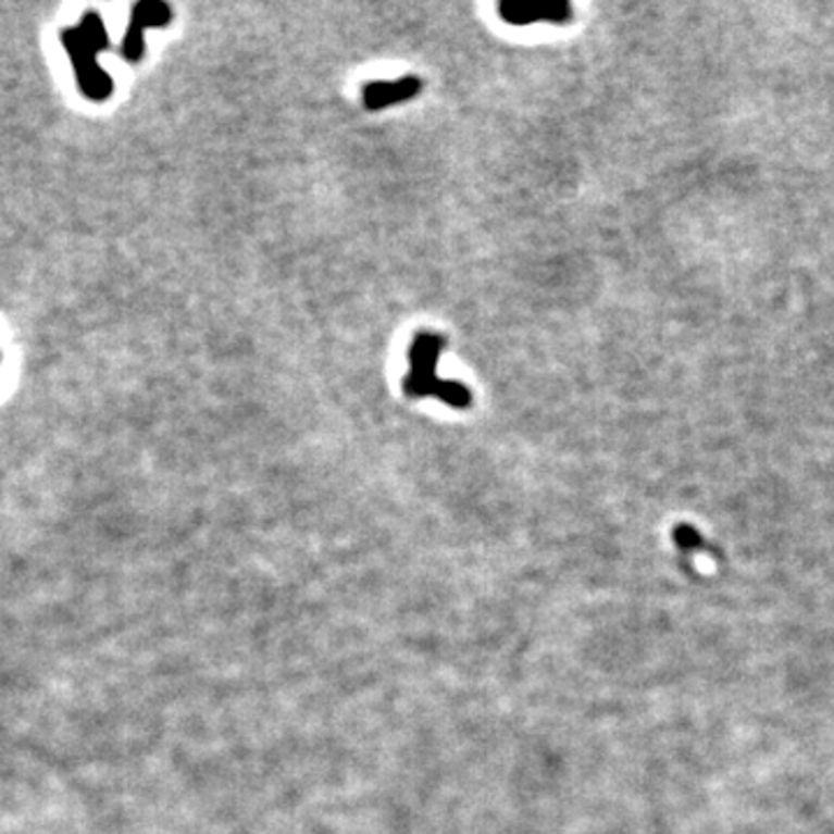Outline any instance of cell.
<instances>
[{
  "label": "cell",
  "mask_w": 834,
  "mask_h": 834,
  "mask_svg": "<svg viewBox=\"0 0 834 834\" xmlns=\"http://www.w3.org/2000/svg\"><path fill=\"white\" fill-rule=\"evenodd\" d=\"M448 339L438 332H418L408 346V364L411 371L403 378V395L408 399L436 397L452 408H469L473 401L471 389L457 381H440L436 364Z\"/></svg>",
  "instance_id": "obj_1"
},
{
  "label": "cell",
  "mask_w": 834,
  "mask_h": 834,
  "mask_svg": "<svg viewBox=\"0 0 834 834\" xmlns=\"http://www.w3.org/2000/svg\"><path fill=\"white\" fill-rule=\"evenodd\" d=\"M422 91V79L406 75L397 82H369L362 88V102L369 112H378L393 104L413 100Z\"/></svg>",
  "instance_id": "obj_5"
},
{
  "label": "cell",
  "mask_w": 834,
  "mask_h": 834,
  "mask_svg": "<svg viewBox=\"0 0 834 834\" xmlns=\"http://www.w3.org/2000/svg\"><path fill=\"white\" fill-rule=\"evenodd\" d=\"M172 24V8L155 0H145L130 10V24L123 38L121 54L128 63H137L145 57V30L149 28H165Z\"/></svg>",
  "instance_id": "obj_4"
},
{
  "label": "cell",
  "mask_w": 834,
  "mask_h": 834,
  "mask_svg": "<svg viewBox=\"0 0 834 834\" xmlns=\"http://www.w3.org/2000/svg\"><path fill=\"white\" fill-rule=\"evenodd\" d=\"M499 16L510 26L568 24L573 20V8L565 0H506L499 5Z\"/></svg>",
  "instance_id": "obj_3"
},
{
  "label": "cell",
  "mask_w": 834,
  "mask_h": 834,
  "mask_svg": "<svg viewBox=\"0 0 834 834\" xmlns=\"http://www.w3.org/2000/svg\"><path fill=\"white\" fill-rule=\"evenodd\" d=\"M63 45L70 54V61L75 65L79 86L86 98L96 102L108 100L114 91L112 77L104 75V70L98 65V54L110 47L108 33L98 12H88L82 26L67 28L63 33Z\"/></svg>",
  "instance_id": "obj_2"
}]
</instances>
